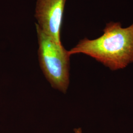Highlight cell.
I'll return each instance as SVG.
<instances>
[{
  "label": "cell",
  "instance_id": "cell-3",
  "mask_svg": "<svg viewBox=\"0 0 133 133\" xmlns=\"http://www.w3.org/2000/svg\"><path fill=\"white\" fill-rule=\"evenodd\" d=\"M66 0H37L35 17L38 26L58 43L61 42L63 14Z\"/></svg>",
  "mask_w": 133,
  "mask_h": 133
},
{
  "label": "cell",
  "instance_id": "cell-1",
  "mask_svg": "<svg viewBox=\"0 0 133 133\" xmlns=\"http://www.w3.org/2000/svg\"><path fill=\"white\" fill-rule=\"evenodd\" d=\"M103 34L94 39H81L69 54L82 53L93 58L112 71L133 62V23L124 28L120 22L106 24Z\"/></svg>",
  "mask_w": 133,
  "mask_h": 133
},
{
  "label": "cell",
  "instance_id": "cell-2",
  "mask_svg": "<svg viewBox=\"0 0 133 133\" xmlns=\"http://www.w3.org/2000/svg\"><path fill=\"white\" fill-rule=\"evenodd\" d=\"M41 69L52 87L66 93L70 82L71 55L62 45L44 33L36 24Z\"/></svg>",
  "mask_w": 133,
  "mask_h": 133
},
{
  "label": "cell",
  "instance_id": "cell-4",
  "mask_svg": "<svg viewBox=\"0 0 133 133\" xmlns=\"http://www.w3.org/2000/svg\"><path fill=\"white\" fill-rule=\"evenodd\" d=\"M74 132L75 133H82V131L81 128H78L74 129Z\"/></svg>",
  "mask_w": 133,
  "mask_h": 133
}]
</instances>
